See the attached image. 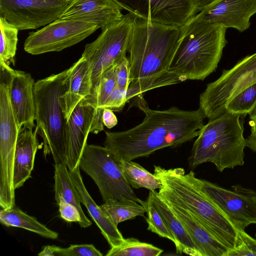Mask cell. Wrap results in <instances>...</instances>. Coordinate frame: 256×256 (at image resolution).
<instances>
[{"label": "cell", "instance_id": "6da1fadb", "mask_svg": "<svg viewBox=\"0 0 256 256\" xmlns=\"http://www.w3.org/2000/svg\"><path fill=\"white\" fill-rule=\"evenodd\" d=\"M134 98L133 105L145 114L142 122L124 131L105 132L104 146L119 161L148 157L158 150L179 146L197 137L204 125L206 118L199 108L185 110L174 106L154 110L142 94Z\"/></svg>", "mask_w": 256, "mask_h": 256}, {"label": "cell", "instance_id": "7a4b0ae2", "mask_svg": "<svg viewBox=\"0 0 256 256\" xmlns=\"http://www.w3.org/2000/svg\"><path fill=\"white\" fill-rule=\"evenodd\" d=\"M154 174L162 182L158 193L188 210L229 249L238 244V230L222 211L206 194L201 179L183 168L166 170L154 166Z\"/></svg>", "mask_w": 256, "mask_h": 256}, {"label": "cell", "instance_id": "3957f363", "mask_svg": "<svg viewBox=\"0 0 256 256\" xmlns=\"http://www.w3.org/2000/svg\"><path fill=\"white\" fill-rule=\"evenodd\" d=\"M227 28L190 20L182 27L169 70L186 80H204L218 68L227 42Z\"/></svg>", "mask_w": 256, "mask_h": 256}, {"label": "cell", "instance_id": "277c9868", "mask_svg": "<svg viewBox=\"0 0 256 256\" xmlns=\"http://www.w3.org/2000/svg\"><path fill=\"white\" fill-rule=\"evenodd\" d=\"M182 35V27L137 16L128 50L130 82L168 71Z\"/></svg>", "mask_w": 256, "mask_h": 256}, {"label": "cell", "instance_id": "5b68a950", "mask_svg": "<svg viewBox=\"0 0 256 256\" xmlns=\"http://www.w3.org/2000/svg\"><path fill=\"white\" fill-rule=\"evenodd\" d=\"M244 117L225 112L202 128L193 144L188 162L191 168L206 162L222 172L244 164Z\"/></svg>", "mask_w": 256, "mask_h": 256}, {"label": "cell", "instance_id": "8992f818", "mask_svg": "<svg viewBox=\"0 0 256 256\" xmlns=\"http://www.w3.org/2000/svg\"><path fill=\"white\" fill-rule=\"evenodd\" d=\"M72 70L68 68L34 83L36 128L42 139L44 156L51 154L55 164L66 165V126L60 97L68 86Z\"/></svg>", "mask_w": 256, "mask_h": 256}, {"label": "cell", "instance_id": "52a82bcc", "mask_svg": "<svg viewBox=\"0 0 256 256\" xmlns=\"http://www.w3.org/2000/svg\"><path fill=\"white\" fill-rule=\"evenodd\" d=\"M136 17V14L128 12L120 20L102 29L97 38L85 46L82 57L89 64L91 91L90 96L84 100L94 106L102 74L128 52Z\"/></svg>", "mask_w": 256, "mask_h": 256}, {"label": "cell", "instance_id": "ba28073f", "mask_svg": "<svg viewBox=\"0 0 256 256\" xmlns=\"http://www.w3.org/2000/svg\"><path fill=\"white\" fill-rule=\"evenodd\" d=\"M79 167L98 186L103 201L128 198L146 206L126 181L120 161L105 146L86 144Z\"/></svg>", "mask_w": 256, "mask_h": 256}, {"label": "cell", "instance_id": "9c48e42d", "mask_svg": "<svg viewBox=\"0 0 256 256\" xmlns=\"http://www.w3.org/2000/svg\"><path fill=\"white\" fill-rule=\"evenodd\" d=\"M256 83V52L224 70L216 80L208 84L200 96L199 109L208 120L225 112L227 104L246 88Z\"/></svg>", "mask_w": 256, "mask_h": 256}, {"label": "cell", "instance_id": "30bf717a", "mask_svg": "<svg viewBox=\"0 0 256 256\" xmlns=\"http://www.w3.org/2000/svg\"><path fill=\"white\" fill-rule=\"evenodd\" d=\"M98 28L92 23L58 18L30 32L24 41V50L33 55L60 52L82 41Z\"/></svg>", "mask_w": 256, "mask_h": 256}, {"label": "cell", "instance_id": "8fae6325", "mask_svg": "<svg viewBox=\"0 0 256 256\" xmlns=\"http://www.w3.org/2000/svg\"><path fill=\"white\" fill-rule=\"evenodd\" d=\"M14 70L0 60V179L14 180L16 144L20 131L10 100Z\"/></svg>", "mask_w": 256, "mask_h": 256}, {"label": "cell", "instance_id": "7c38bea8", "mask_svg": "<svg viewBox=\"0 0 256 256\" xmlns=\"http://www.w3.org/2000/svg\"><path fill=\"white\" fill-rule=\"evenodd\" d=\"M70 0H0V16L18 30L36 29L59 18Z\"/></svg>", "mask_w": 256, "mask_h": 256}, {"label": "cell", "instance_id": "4fadbf2b", "mask_svg": "<svg viewBox=\"0 0 256 256\" xmlns=\"http://www.w3.org/2000/svg\"><path fill=\"white\" fill-rule=\"evenodd\" d=\"M202 188L238 230L256 224V192L240 184L228 190L201 180Z\"/></svg>", "mask_w": 256, "mask_h": 256}, {"label": "cell", "instance_id": "5bb4252c", "mask_svg": "<svg viewBox=\"0 0 256 256\" xmlns=\"http://www.w3.org/2000/svg\"><path fill=\"white\" fill-rule=\"evenodd\" d=\"M130 12L153 22L182 27L198 13L194 0H114Z\"/></svg>", "mask_w": 256, "mask_h": 256}, {"label": "cell", "instance_id": "9a60e30c", "mask_svg": "<svg viewBox=\"0 0 256 256\" xmlns=\"http://www.w3.org/2000/svg\"><path fill=\"white\" fill-rule=\"evenodd\" d=\"M256 14V0H216L190 20L222 24L240 32L248 30Z\"/></svg>", "mask_w": 256, "mask_h": 256}, {"label": "cell", "instance_id": "2e32d148", "mask_svg": "<svg viewBox=\"0 0 256 256\" xmlns=\"http://www.w3.org/2000/svg\"><path fill=\"white\" fill-rule=\"evenodd\" d=\"M96 112L94 106L84 99L74 108L67 120L66 166L69 170L79 166Z\"/></svg>", "mask_w": 256, "mask_h": 256}, {"label": "cell", "instance_id": "e0dca14e", "mask_svg": "<svg viewBox=\"0 0 256 256\" xmlns=\"http://www.w3.org/2000/svg\"><path fill=\"white\" fill-rule=\"evenodd\" d=\"M122 10L114 0H70L59 18L84 21L102 29L120 20Z\"/></svg>", "mask_w": 256, "mask_h": 256}, {"label": "cell", "instance_id": "ac0fdd59", "mask_svg": "<svg viewBox=\"0 0 256 256\" xmlns=\"http://www.w3.org/2000/svg\"><path fill=\"white\" fill-rule=\"evenodd\" d=\"M158 194L183 225L201 256H225L230 250L227 246L188 210L170 197Z\"/></svg>", "mask_w": 256, "mask_h": 256}, {"label": "cell", "instance_id": "d6986e66", "mask_svg": "<svg viewBox=\"0 0 256 256\" xmlns=\"http://www.w3.org/2000/svg\"><path fill=\"white\" fill-rule=\"evenodd\" d=\"M34 80L30 73L14 70L10 87L12 107L20 128L36 127Z\"/></svg>", "mask_w": 256, "mask_h": 256}, {"label": "cell", "instance_id": "ffe728a7", "mask_svg": "<svg viewBox=\"0 0 256 256\" xmlns=\"http://www.w3.org/2000/svg\"><path fill=\"white\" fill-rule=\"evenodd\" d=\"M69 172L72 183L81 203L86 206L90 217L100 230L110 248L120 245L124 240V238L118 226L106 216L90 195L83 182L80 167L69 170Z\"/></svg>", "mask_w": 256, "mask_h": 256}, {"label": "cell", "instance_id": "44dd1931", "mask_svg": "<svg viewBox=\"0 0 256 256\" xmlns=\"http://www.w3.org/2000/svg\"><path fill=\"white\" fill-rule=\"evenodd\" d=\"M38 131L22 128L18 136L15 152L14 185L15 190L22 187L31 177L36 154L39 146Z\"/></svg>", "mask_w": 256, "mask_h": 256}, {"label": "cell", "instance_id": "7402d4cb", "mask_svg": "<svg viewBox=\"0 0 256 256\" xmlns=\"http://www.w3.org/2000/svg\"><path fill=\"white\" fill-rule=\"evenodd\" d=\"M72 66L68 88L60 97L66 120L78 104L90 96L91 91L90 72L86 60L81 56Z\"/></svg>", "mask_w": 256, "mask_h": 256}, {"label": "cell", "instance_id": "603a6c76", "mask_svg": "<svg viewBox=\"0 0 256 256\" xmlns=\"http://www.w3.org/2000/svg\"><path fill=\"white\" fill-rule=\"evenodd\" d=\"M148 198L153 204L174 236L176 252L201 256L183 225L158 192L156 190H150Z\"/></svg>", "mask_w": 256, "mask_h": 256}, {"label": "cell", "instance_id": "cb8c5ba5", "mask_svg": "<svg viewBox=\"0 0 256 256\" xmlns=\"http://www.w3.org/2000/svg\"><path fill=\"white\" fill-rule=\"evenodd\" d=\"M54 198L58 204L61 200L74 206L82 218L81 228H86L92 224L83 212L79 196L72 183L69 170L64 164H54Z\"/></svg>", "mask_w": 256, "mask_h": 256}, {"label": "cell", "instance_id": "d4e9b609", "mask_svg": "<svg viewBox=\"0 0 256 256\" xmlns=\"http://www.w3.org/2000/svg\"><path fill=\"white\" fill-rule=\"evenodd\" d=\"M0 222L6 226L24 228L47 238L56 240L58 236V232L50 230L34 217L26 214L16 206L2 208L0 210Z\"/></svg>", "mask_w": 256, "mask_h": 256}, {"label": "cell", "instance_id": "484cf974", "mask_svg": "<svg viewBox=\"0 0 256 256\" xmlns=\"http://www.w3.org/2000/svg\"><path fill=\"white\" fill-rule=\"evenodd\" d=\"M116 62L106 69L102 74L100 79L94 104L96 112L90 130V132L94 134H97L104 130L102 120L103 106L108 96L116 86Z\"/></svg>", "mask_w": 256, "mask_h": 256}, {"label": "cell", "instance_id": "4316f807", "mask_svg": "<svg viewBox=\"0 0 256 256\" xmlns=\"http://www.w3.org/2000/svg\"><path fill=\"white\" fill-rule=\"evenodd\" d=\"M100 206L116 226L120 222L136 216L144 217L146 211L144 206L128 198L108 200Z\"/></svg>", "mask_w": 256, "mask_h": 256}, {"label": "cell", "instance_id": "83f0119b", "mask_svg": "<svg viewBox=\"0 0 256 256\" xmlns=\"http://www.w3.org/2000/svg\"><path fill=\"white\" fill-rule=\"evenodd\" d=\"M124 176L134 188H140L150 190L160 189L162 186L160 180L142 166L138 164L132 160L120 161Z\"/></svg>", "mask_w": 256, "mask_h": 256}, {"label": "cell", "instance_id": "f1b7e54d", "mask_svg": "<svg viewBox=\"0 0 256 256\" xmlns=\"http://www.w3.org/2000/svg\"><path fill=\"white\" fill-rule=\"evenodd\" d=\"M184 81L180 76L168 70L163 74L130 82L126 91V102L136 96L152 89Z\"/></svg>", "mask_w": 256, "mask_h": 256}, {"label": "cell", "instance_id": "f546056e", "mask_svg": "<svg viewBox=\"0 0 256 256\" xmlns=\"http://www.w3.org/2000/svg\"><path fill=\"white\" fill-rule=\"evenodd\" d=\"M163 250L134 238H124L122 244L110 249L106 256H158Z\"/></svg>", "mask_w": 256, "mask_h": 256}, {"label": "cell", "instance_id": "4dcf8cb0", "mask_svg": "<svg viewBox=\"0 0 256 256\" xmlns=\"http://www.w3.org/2000/svg\"><path fill=\"white\" fill-rule=\"evenodd\" d=\"M0 60L14 65L18 30L0 16Z\"/></svg>", "mask_w": 256, "mask_h": 256}, {"label": "cell", "instance_id": "1f68e13d", "mask_svg": "<svg viewBox=\"0 0 256 256\" xmlns=\"http://www.w3.org/2000/svg\"><path fill=\"white\" fill-rule=\"evenodd\" d=\"M256 106V83L246 88L227 104L225 112L245 117Z\"/></svg>", "mask_w": 256, "mask_h": 256}, {"label": "cell", "instance_id": "d6a6232c", "mask_svg": "<svg viewBox=\"0 0 256 256\" xmlns=\"http://www.w3.org/2000/svg\"><path fill=\"white\" fill-rule=\"evenodd\" d=\"M145 207L148 214V218H146L148 224V230L158 234L160 237L172 240L174 244L175 240L174 236L153 204L148 198Z\"/></svg>", "mask_w": 256, "mask_h": 256}, {"label": "cell", "instance_id": "836d02e7", "mask_svg": "<svg viewBox=\"0 0 256 256\" xmlns=\"http://www.w3.org/2000/svg\"><path fill=\"white\" fill-rule=\"evenodd\" d=\"M102 254L92 244H71L68 248L56 246L55 256H102Z\"/></svg>", "mask_w": 256, "mask_h": 256}, {"label": "cell", "instance_id": "e575fe53", "mask_svg": "<svg viewBox=\"0 0 256 256\" xmlns=\"http://www.w3.org/2000/svg\"><path fill=\"white\" fill-rule=\"evenodd\" d=\"M116 72V86L127 90L130 80V60L126 54L122 55L117 60Z\"/></svg>", "mask_w": 256, "mask_h": 256}, {"label": "cell", "instance_id": "d590c367", "mask_svg": "<svg viewBox=\"0 0 256 256\" xmlns=\"http://www.w3.org/2000/svg\"><path fill=\"white\" fill-rule=\"evenodd\" d=\"M127 90L116 86L106 99L103 109L106 108L113 112L122 110L126 103Z\"/></svg>", "mask_w": 256, "mask_h": 256}, {"label": "cell", "instance_id": "8d00e7d4", "mask_svg": "<svg viewBox=\"0 0 256 256\" xmlns=\"http://www.w3.org/2000/svg\"><path fill=\"white\" fill-rule=\"evenodd\" d=\"M60 217L68 222H78L82 224L80 214L78 209L74 205L60 200L58 204Z\"/></svg>", "mask_w": 256, "mask_h": 256}, {"label": "cell", "instance_id": "74e56055", "mask_svg": "<svg viewBox=\"0 0 256 256\" xmlns=\"http://www.w3.org/2000/svg\"><path fill=\"white\" fill-rule=\"evenodd\" d=\"M248 114L250 116L249 124L250 126V134L246 138V146L252 151L256 152V106Z\"/></svg>", "mask_w": 256, "mask_h": 256}, {"label": "cell", "instance_id": "f35d334b", "mask_svg": "<svg viewBox=\"0 0 256 256\" xmlns=\"http://www.w3.org/2000/svg\"><path fill=\"white\" fill-rule=\"evenodd\" d=\"M225 256H256V254L241 241H238L236 246L230 249Z\"/></svg>", "mask_w": 256, "mask_h": 256}, {"label": "cell", "instance_id": "ab89813d", "mask_svg": "<svg viewBox=\"0 0 256 256\" xmlns=\"http://www.w3.org/2000/svg\"><path fill=\"white\" fill-rule=\"evenodd\" d=\"M102 120L104 125L108 128H114L118 122L117 118L114 112L106 108L104 109Z\"/></svg>", "mask_w": 256, "mask_h": 256}, {"label": "cell", "instance_id": "60d3db41", "mask_svg": "<svg viewBox=\"0 0 256 256\" xmlns=\"http://www.w3.org/2000/svg\"><path fill=\"white\" fill-rule=\"evenodd\" d=\"M238 241L243 242L256 254V239L248 234L245 230H238Z\"/></svg>", "mask_w": 256, "mask_h": 256}, {"label": "cell", "instance_id": "b9f144b4", "mask_svg": "<svg viewBox=\"0 0 256 256\" xmlns=\"http://www.w3.org/2000/svg\"><path fill=\"white\" fill-rule=\"evenodd\" d=\"M198 12L208 6L216 0H194Z\"/></svg>", "mask_w": 256, "mask_h": 256}, {"label": "cell", "instance_id": "7bdbcfd3", "mask_svg": "<svg viewBox=\"0 0 256 256\" xmlns=\"http://www.w3.org/2000/svg\"><path fill=\"white\" fill-rule=\"evenodd\" d=\"M55 246H45L38 254L40 256H54Z\"/></svg>", "mask_w": 256, "mask_h": 256}, {"label": "cell", "instance_id": "ee69618b", "mask_svg": "<svg viewBox=\"0 0 256 256\" xmlns=\"http://www.w3.org/2000/svg\"></svg>", "mask_w": 256, "mask_h": 256}]
</instances>
